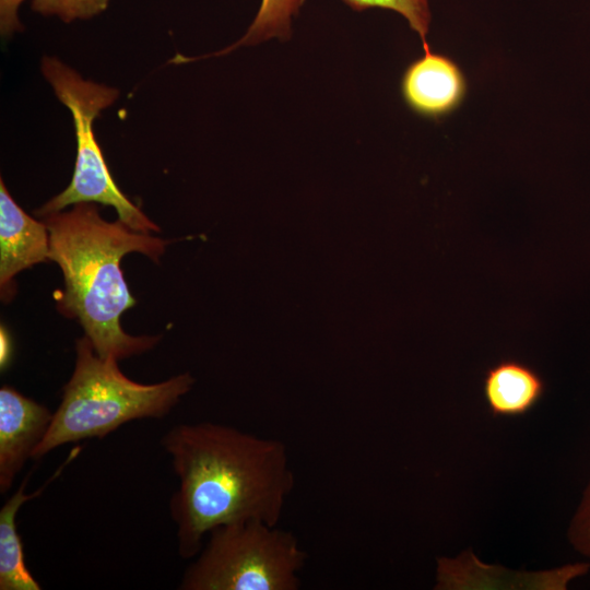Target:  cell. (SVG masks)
Masks as SVG:
<instances>
[{
    "label": "cell",
    "mask_w": 590,
    "mask_h": 590,
    "mask_svg": "<svg viewBox=\"0 0 590 590\" xmlns=\"http://www.w3.org/2000/svg\"><path fill=\"white\" fill-rule=\"evenodd\" d=\"M305 0H261L259 11L245 35L232 46L212 54L224 55L238 46L253 45L271 37L286 39L291 34L292 16Z\"/></svg>",
    "instance_id": "obj_11"
},
{
    "label": "cell",
    "mask_w": 590,
    "mask_h": 590,
    "mask_svg": "<svg viewBox=\"0 0 590 590\" xmlns=\"http://www.w3.org/2000/svg\"><path fill=\"white\" fill-rule=\"evenodd\" d=\"M353 10L363 11L369 8L393 10L403 15L411 28L415 31L423 43L424 51H429L426 35L429 28L430 12L428 0H343Z\"/></svg>",
    "instance_id": "obj_12"
},
{
    "label": "cell",
    "mask_w": 590,
    "mask_h": 590,
    "mask_svg": "<svg viewBox=\"0 0 590 590\" xmlns=\"http://www.w3.org/2000/svg\"><path fill=\"white\" fill-rule=\"evenodd\" d=\"M44 223L49 232V260L60 267L64 279L58 310L80 321L103 358L120 361L151 350L160 337H132L120 326L122 312L137 303L120 262L129 252L158 262L169 240L134 231L120 220L105 221L94 202L47 214Z\"/></svg>",
    "instance_id": "obj_2"
},
{
    "label": "cell",
    "mask_w": 590,
    "mask_h": 590,
    "mask_svg": "<svg viewBox=\"0 0 590 590\" xmlns=\"http://www.w3.org/2000/svg\"><path fill=\"white\" fill-rule=\"evenodd\" d=\"M161 444L178 481L169 511L181 558L193 559L216 527L278 526L295 485L282 440L200 422L172 427Z\"/></svg>",
    "instance_id": "obj_1"
},
{
    "label": "cell",
    "mask_w": 590,
    "mask_h": 590,
    "mask_svg": "<svg viewBox=\"0 0 590 590\" xmlns=\"http://www.w3.org/2000/svg\"><path fill=\"white\" fill-rule=\"evenodd\" d=\"M401 92L411 110L437 119L450 114L462 103L467 81L456 62L429 50L406 68Z\"/></svg>",
    "instance_id": "obj_8"
},
{
    "label": "cell",
    "mask_w": 590,
    "mask_h": 590,
    "mask_svg": "<svg viewBox=\"0 0 590 590\" xmlns=\"http://www.w3.org/2000/svg\"><path fill=\"white\" fill-rule=\"evenodd\" d=\"M11 352V347H10V341H9V338L7 335V331L5 329L1 328V355H0V358H1V367H5L7 364H8V361L10 359V353Z\"/></svg>",
    "instance_id": "obj_16"
},
{
    "label": "cell",
    "mask_w": 590,
    "mask_h": 590,
    "mask_svg": "<svg viewBox=\"0 0 590 590\" xmlns=\"http://www.w3.org/2000/svg\"><path fill=\"white\" fill-rule=\"evenodd\" d=\"M24 0H0V31L4 36L21 31L17 11Z\"/></svg>",
    "instance_id": "obj_15"
},
{
    "label": "cell",
    "mask_w": 590,
    "mask_h": 590,
    "mask_svg": "<svg viewBox=\"0 0 590 590\" xmlns=\"http://www.w3.org/2000/svg\"><path fill=\"white\" fill-rule=\"evenodd\" d=\"M568 538L579 553L590 557V482L570 522Z\"/></svg>",
    "instance_id": "obj_14"
},
{
    "label": "cell",
    "mask_w": 590,
    "mask_h": 590,
    "mask_svg": "<svg viewBox=\"0 0 590 590\" xmlns=\"http://www.w3.org/2000/svg\"><path fill=\"white\" fill-rule=\"evenodd\" d=\"M75 355L73 374L34 460L66 444L103 439L132 421L163 418L193 385L188 373L157 384L133 381L121 373L117 358L98 356L86 335L75 341Z\"/></svg>",
    "instance_id": "obj_3"
},
{
    "label": "cell",
    "mask_w": 590,
    "mask_h": 590,
    "mask_svg": "<svg viewBox=\"0 0 590 590\" xmlns=\"http://www.w3.org/2000/svg\"><path fill=\"white\" fill-rule=\"evenodd\" d=\"M79 449L75 448L69 458L60 465L49 480L31 494L25 493L31 473H28L14 494L0 509V590H40V583L28 570L21 536L16 528V515L26 502L39 496L46 486L59 476L62 468L74 457Z\"/></svg>",
    "instance_id": "obj_10"
},
{
    "label": "cell",
    "mask_w": 590,
    "mask_h": 590,
    "mask_svg": "<svg viewBox=\"0 0 590 590\" xmlns=\"http://www.w3.org/2000/svg\"><path fill=\"white\" fill-rule=\"evenodd\" d=\"M546 384L530 365L505 358L488 367L483 377V396L495 417L522 416L543 398Z\"/></svg>",
    "instance_id": "obj_9"
},
{
    "label": "cell",
    "mask_w": 590,
    "mask_h": 590,
    "mask_svg": "<svg viewBox=\"0 0 590 590\" xmlns=\"http://www.w3.org/2000/svg\"><path fill=\"white\" fill-rule=\"evenodd\" d=\"M49 260V232L25 213L0 181V286L2 300L14 296V276Z\"/></svg>",
    "instance_id": "obj_7"
},
{
    "label": "cell",
    "mask_w": 590,
    "mask_h": 590,
    "mask_svg": "<svg viewBox=\"0 0 590 590\" xmlns=\"http://www.w3.org/2000/svg\"><path fill=\"white\" fill-rule=\"evenodd\" d=\"M54 412L10 386L0 389V492L7 493L44 439Z\"/></svg>",
    "instance_id": "obj_6"
},
{
    "label": "cell",
    "mask_w": 590,
    "mask_h": 590,
    "mask_svg": "<svg viewBox=\"0 0 590 590\" xmlns=\"http://www.w3.org/2000/svg\"><path fill=\"white\" fill-rule=\"evenodd\" d=\"M111 0H33L32 8L43 15L58 16L66 23L104 12Z\"/></svg>",
    "instance_id": "obj_13"
},
{
    "label": "cell",
    "mask_w": 590,
    "mask_h": 590,
    "mask_svg": "<svg viewBox=\"0 0 590 590\" xmlns=\"http://www.w3.org/2000/svg\"><path fill=\"white\" fill-rule=\"evenodd\" d=\"M307 553L288 530L261 521L209 532L185 570L180 590H297Z\"/></svg>",
    "instance_id": "obj_4"
},
{
    "label": "cell",
    "mask_w": 590,
    "mask_h": 590,
    "mask_svg": "<svg viewBox=\"0 0 590 590\" xmlns=\"http://www.w3.org/2000/svg\"><path fill=\"white\" fill-rule=\"evenodd\" d=\"M40 70L57 98L72 115L76 158L69 186L38 209L36 214L44 217L71 204L97 202L113 206L119 220L134 231L158 232L160 227L115 184L95 139L93 122L103 109L115 103L119 91L83 79L75 70L54 57H44Z\"/></svg>",
    "instance_id": "obj_5"
}]
</instances>
